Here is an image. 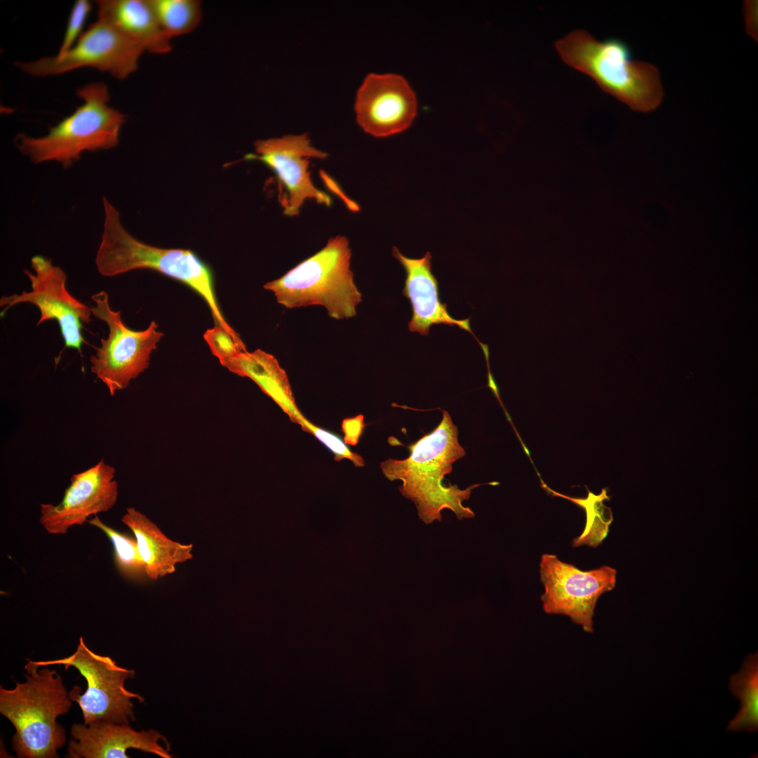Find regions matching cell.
<instances>
[{"instance_id":"cell-18","label":"cell","mask_w":758,"mask_h":758,"mask_svg":"<svg viewBox=\"0 0 758 758\" xmlns=\"http://www.w3.org/2000/svg\"><path fill=\"white\" fill-rule=\"evenodd\" d=\"M121 521L133 533L146 576L156 580L173 573L178 564L193 557L192 544L168 538L157 525L133 507L126 509Z\"/></svg>"},{"instance_id":"cell-12","label":"cell","mask_w":758,"mask_h":758,"mask_svg":"<svg viewBox=\"0 0 758 758\" xmlns=\"http://www.w3.org/2000/svg\"><path fill=\"white\" fill-rule=\"evenodd\" d=\"M254 148L244 159L261 161L274 173L284 214L298 215L307 199L331 206L330 197L315 187L308 171L312 159H324L328 154L314 147L307 133L258 140Z\"/></svg>"},{"instance_id":"cell-16","label":"cell","mask_w":758,"mask_h":758,"mask_svg":"<svg viewBox=\"0 0 758 758\" xmlns=\"http://www.w3.org/2000/svg\"><path fill=\"white\" fill-rule=\"evenodd\" d=\"M392 255L406 273L403 294L412 305L413 315L408 324L409 331L427 335L432 325L457 326L473 335L479 343L480 341L470 328V318L463 320L453 318L446 310V304L440 301L438 281L431 271L430 253L427 252L420 258H410L394 246Z\"/></svg>"},{"instance_id":"cell-13","label":"cell","mask_w":758,"mask_h":758,"mask_svg":"<svg viewBox=\"0 0 758 758\" xmlns=\"http://www.w3.org/2000/svg\"><path fill=\"white\" fill-rule=\"evenodd\" d=\"M354 109L356 121L365 133L385 138L411 125L417 114V99L402 76L370 73L356 93Z\"/></svg>"},{"instance_id":"cell-19","label":"cell","mask_w":758,"mask_h":758,"mask_svg":"<svg viewBox=\"0 0 758 758\" xmlns=\"http://www.w3.org/2000/svg\"><path fill=\"white\" fill-rule=\"evenodd\" d=\"M223 366L233 373L254 381L292 422L300 424L305 418L296 405L286 371L273 355L260 349L251 352L246 350L227 361Z\"/></svg>"},{"instance_id":"cell-23","label":"cell","mask_w":758,"mask_h":758,"mask_svg":"<svg viewBox=\"0 0 758 758\" xmlns=\"http://www.w3.org/2000/svg\"><path fill=\"white\" fill-rule=\"evenodd\" d=\"M88 523L102 531L112 543L114 559L121 574L131 580L146 576L135 537L120 533L103 523L96 515Z\"/></svg>"},{"instance_id":"cell-26","label":"cell","mask_w":758,"mask_h":758,"mask_svg":"<svg viewBox=\"0 0 758 758\" xmlns=\"http://www.w3.org/2000/svg\"><path fill=\"white\" fill-rule=\"evenodd\" d=\"M92 8L88 0L74 2L67 23L65 34L57 54L62 55L69 51L83 33V27Z\"/></svg>"},{"instance_id":"cell-17","label":"cell","mask_w":758,"mask_h":758,"mask_svg":"<svg viewBox=\"0 0 758 758\" xmlns=\"http://www.w3.org/2000/svg\"><path fill=\"white\" fill-rule=\"evenodd\" d=\"M98 18L115 27L145 51L164 54L171 39L162 29L149 0H98Z\"/></svg>"},{"instance_id":"cell-1","label":"cell","mask_w":758,"mask_h":758,"mask_svg":"<svg viewBox=\"0 0 758 758\" xmlns=\"http://www.w3.org/2000/svg\"><path fill=\"white\" fill-rule=\"evenodd\" d=\"M442 419L430 433L425 434L409 446L410 455L404 460L388 459L381 463L385 476L390 481L400 479L401 493L412 500L420 519L429 524L441 521V512L451 510L458 519L472 518L473 511L463 505L472 491L484 484H476L466 489L457 485L445 486V475L450 474L453 464L465 456L458 439V428L449 413L442 411Z\"/></svg>"},{"instance_id":"cell-27","label":"cell","mask_w":758,"mask_h":758,"mask_svg":"<svg viewBox=\"0 0 758 758\" xmlns=\"http://www.w3.org/2000/svg\"><path fill=\"white\" fill-rule=\"evenodd\" d=\"M364 419V415L360 414L354 418H349L343 420L342 431L345 434L344 441L345 444L353 446L357 445L365 426Z\"/></svg>"},{"instance_id":"cell-10","label":"cell","mask_w":758,"mask_h":758,"mask_svg":"<svg viewBox=\"0 0 758 758\" xmlns=\"http://www.w3.org/2000/svg\"><path fill=\"white\" fill-rule=\"evenodd\" d=\"M617 571L603 566L581 571L561 561L556 555L543 554L540 577L545 592L541 595L544 611L566 616L587 632H593V616L601 594L612 590Z\"/></svg>"},{"instance_id":"cell-21","label":"cell","mask_w":758,"mask_h":758,"mask_svg":"<svg viewBox=\"0 0 758 758\" xmlns=\"http://www.w3.org/2000/svg\"><path fill=\"white\" fill-rule=\"evenodd\" d=\"M541 482V486L552 496L566 498L582 507L585 512V526L581 535L573 540V546L586 545L597 547L606 536L613 520L611 510L604 504V500L609 499L606 490L603 489L600 494L595 495L587 489L588 496L586 498H572L552 490L542 479Z\"/></svg>"},{"instance_id":"cell-25","label":"cell","mask_w":758,"mask_h":758,"mask_svg":"<svg viewBox=\"0 0 758 758\" xmlns=\"http://www.w3.org/2000/svg\"><path fill=\"white\" fill-rule=\"evenodd\" d=\"M204 338L212 354L219 359L222 366L239 352L246 350L242 340H236L225 328L218 325L206 330Z\"/></svg>"},{"instance_id":"cell-20","label":"cell","mask_w":758,"mask_h":758,"mask_svg":"<svg viewBox=\"0 0 758 758\" xmlns=\"http://www.w3.org/2000/svg\"><path fill=\"white\" fill-rule=\"evenodd\" d=\"M758 656H747L742 669L730 678V689L740 700L739 712L728 725L731 731L755 732L758 727Z\"/></svg>"},{"instance_id":"cell-6","label":"cell","mask_w":758,"mask_h":758,"mask_svg":"<svg viewBox=\"0 0 758 758\" xmlns=\"http://www.w3.org/2000/svg\"><path fill=\"white\" fill-rule=\"evenodd\" d=\"M351 255L347 237H332L320 251L264 288L273 292L277 302L286 308L321 305L335 319L353 317L361 294L350 270Z\"/></svg>"},{"instance_id":"cell-24","label":"cell","mask_w":758,"mask_h":758,"mask_svg":"<svg viewBox=\"0 0 758 758\" xmlns=\"http://www.w3.org/2000/svg\"><path fill=\"white\" fill-rule=\"evenodd\" d=\"M303 431L315 437L324 444L334 455L335 461H340L346 458L353 463L355 467H363L365 465L364 459L359 454L352 452L347 447L344 440L337 434L313 425L305 418L299 424Z\"/></svg>"},{"instance_id":"cell-14","label":"cell","mask_w":758,"mask_h":758,"mask_svg":"<svg viewBox=\"0 0 758 758\" xmlns=\"http://www.w3.org/2000/svg\"><path fill=\"white\" fill-rule=\"evenodd\" d=\"M115 469L103 460L74 474L58 505H41L39 521L47 533L66 534L69 528L82 526L88 518L109 511L117 500Z\"/></svg>"},{"instance_id":"cell-9","label":"cell","mask_w":758,"mask_h":758,"mask_svg":"<svg viewBox=\"0 0 758 758\" xmlns=\"http://www.w3.org/2000/svg\"><path fill=\"white\" fill-rule=\"evenodd\" d=\"M145 52L106 21L97 19L66 53L15 65L35 77L59 75L81 67H93L122 80L132 74Z\"/></svg>"},{"instance_id":"cell-3","label":"cell","mask_w":758,"mask_h":758,"mask_svg":"<svg viewBox=\"0 0 758 758\" xmlns=\"http://www.w3.org/2000/svg\"><path fill=\"white\" fill-rule=\"evenodd\" d=\"M24 668V682L10 689L0 686V712L15 730L13 748L20 758H58L66 736L57 719L69 712L72 700L55 670L28 658Z\"/></svg>"},{"instance_id":"cell-2","label":"cell","mask_w":758,"mask_h":758,"mask_svg":"<svg viewBox=\"0 0 758 758\" xmlns=\"http://www.w3.org/2000/svg\"><path fill=\"white\" fill-rule=\"evenodd\" d=\"M102 202L103 232L95 257L101 275L114 277L147 269L178 281L204 299L215 325L222 326L236 340H241L223 316L215 294L213 274L206 262L190 249L159 248L138 240L123 226L119 211L110 201L104 197Z\"/></svg>"},{"instance_id":"cell-22","label":"cell","mask_w":758,"mask_h":758,"mask_svg":"<svg viewBox=\"0 0 758 758\" xmlns=\"http://www.w3.org/2000/svg\"><path fill=\"white\" fill-rule=\"evenodd\" d=\"M164 31L171 37L188 34L200 23L201 2L197 0H149Z\"/></svg>"},{"instance_id":"cell-8","label":"cell","mask_w":758,"mask_h":758,"mask_svg":"<svg viewBox=\"0 0 758 758\" xmlns=\"http://www.w3.org/2000/svg\"><path fill=\"white\" fill-rule=\"evenodd\" d=\"M91 298L95 303L91 307L92 314L105 322L109 333L107 339H101V346L95 347V354L90 358L91 371L112 396L127 387L148 368L151 354L164 334L157 330L154 321L145 330L128 328L122 321L121 312L111 308L105 291H100Z\"/></svg>"},{"instance_id":"cell-11","label":"cell","mask_w":758,"mask_h":758,"mask_svg":"<svg viewBox=\"0 0 758 758\" xmlns=\"http://www.w3.org/2000/svg\"><path fill=\"white\" fill-rule=\"evenodd\" d=\"M31 267L33 272L24 270L30 281L31 290L23 291L20 294L2 296L0 299V307H3L1 317L17 304H32L40 312L36 325L46 321H56L65 343L64 350L74 349L81 353L83 345L86 343L82 333L83 325L91 322V307L78 300L68 291L65 272L61 267L54 265L51 259L42 255L33 256Z\"/></svg>"},{"instance_id":"cell-4","label":"cell","mask_w":758,"mask_h":758,"mask_svg":"<svg viewBox=\"0 0 758 758\" xmlns=\"http://www.w3.org/2000/svg\"><path fill=\"white\" fill-rule=\"evenodd\" d=\"M554 46L568 66L592 78L601 89L630 109L649 112L661 104L664 92L658 69L634 60L627 44L610 38L598 41L577 29L558 39Z\"/></svg>"},{"instance_id":"cell-5","label":"cell","mask_w":758,"mask_h":758,"mask_svg":"<svg viewBox=\"0 0 758 758\" xmlns=\"http://www.w3.org/2000/svg\"><path fill=\"white\" fill-rule=\"evenodd\" d=\"M76 94L83 103L46 135L19 133L15 137L18 149L33 163L54 161L68 168L84 152L110 149L118 145L126 115L109 105L107 84L91 82L77 88Z\"/></svg>"},{"instance_id":"cell-7","label":"cell","mask_w":758,"mask_h":758,"mask_svg":"<svg viewBox=\"0 0 758 758\" xmlns=\"http://www.w3.org/2000/svg\"><path fill=\"white\" fill-rule=\"evenodd\" d=\"M39 667L63 665L65 670L76 668L86 679L87 687L83 694L81 688L74 686L69 692L72 701L77 702L82 712L84 723L96 721L128 724L135 719L133 699L140 702L143 698L126 689L125 681L135 675L133 670L122 667L108 656L91 651L80 637L74 653L60 659L39 660Z\"/></svg>"},{"instance_id":"cell-15","label":"cell","mask_w":758,"mask_h":758,"mask_svg":"<svg viewBox=\"0 0 758 758\" xmlns=\"http://www.w3.org/2000/svg\"><path fill=\"white\" fill-rule=\"evenodd\" d=\"M65 757L69 758H127L129 749L171 758L166 738L154 729L136 731L128 724L96 721L74 724ZM168 746V745H166Z\"/></svg>"},{"instance_id":"cell-28","label":"cell","mask_w":758,"mask_h":758,"mask_svg":"<svg viewBox=\"0 0 758 758\" xmlns=\"http://www.w3.org/2000/svg\"><path fill=\"white\" fill-rule=\"evenodd\" d=\"M758 4L757 1H745L743 14L745 21V31L751 37L757 41L758 30Z\"/></svg>"}]
</instances>
